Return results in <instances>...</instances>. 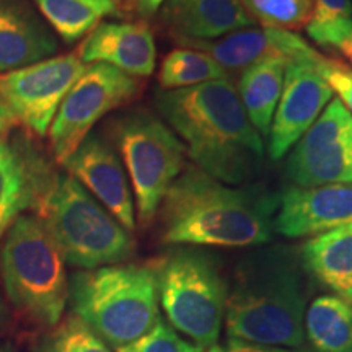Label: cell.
Returning <instances> with one entry per match:
<instances>
[{
    "mask_svg": "<svg viewBox=\"0 0 352 352\" xmlns=\"http://www.w3.org/2000/svg\"><path fill=\"white\" fill-rule=\"evenodd\" d=\"M176 41H212L254 25L240 0H189L166 19Z\"/></svg>",
    "mask_w": 352,
    "mask_h": 352,
    "instance_id": "obj_19",
    "label": "cell"
},
{
    "mask_svg": "<svg viewBox=\"0 0 352 352\" xmlns=\"http://www.w3.org/2000/svg\"><path fill=\"white\" fill-rule=\"evenodd\" d=\"M287 60L266 59L240 72L239 91L243 109L261 138L270 135L271 122L283 94Z\"/></svg>",
    "mask_w": 352,
    "mask_h": 352,
    "instance_id": "obj_21",
    "label": "cell"
},
{
    "mask_svg": "<svg viewBox=\"0 0 352 352\" xmlns=\"http://www.w3.org/2000/svg\"><path fill=\"white\" fill-rule=\"evenodd\" d=\"M41 352H113L77 316H69L44 342Z\"/></svg>",
    "mask_w": 352,
    "mask_h": 352,
    "instance_id": "obj_27",
    "label": "cell"
},
{
    "mask_svg": "<svg viewBox=\"0 0 352 352\" xmlns=\"http://www.w3.org/2000/svg\"><path fill=\"white\" fill-rule=\"evenodd\" d=\"M316 69L321 77L327 80L333 94L341 101L352 116V69L349 65L340 63L336 59H329L327 56H321Z\"/></svg>",
    "mask_w": 352,
    "mask_h": 352,
    "instance_id": "obj_29",
    "label": "cell"
},
{
    "mask_svg": "<svg viewBox=\"0 0 352 352\" xmlns=\"http://www.w3.org/2000/svg\"><path fill=\"white\" fill-rule=\"evenodd\" d=\"M284 171L297 188L352 183V116L340 100L329 101L290 148Z\"/></svg>",
    "mask_w": 352,
    "mask_h": 352,
    "instance_id": "obj_10",
    "label": "cell"
},
{
    "mask_svg": "<svg viewBox=\"0 0 352 352\" xmlns=\"http://www.w3.org/2000/svg\"><path fill=\"white\" fill-rule=\"evenodd\" d=\"M118 352H214L210 349H201L192 342L184 341L179 334L166 327L164 321H158L151 333L140 338L132 344L122 347Z\"/></svg>",
    "mask_w": 352,
    "mask_h": 352,
    "instance_id": "obj_28",
    "label": "cell"
},
{
    "mask_svg": "<svg viewBox=\"0 0 352 352\" xmlns=\"http://www.w3.org/2000/svg\"><path fill=\"white\" fill-rule=\"evenodd\" d=\"M7 318V308H6V303L2 300V296H0V323H3Z\"/></svg>",
    "mask_w": 352,
    "mask_h": 352,
    "instance_id": "obj_35",
    "label": "cell"
},
{
    "mask_svg": "<svg viewBox=\"0 0 352 352\" xmlns=\"http://www.w3.org/2000/svg\"><path fill=\"white\" fill-rule=\"evenodd\" d=\"M63 165L127 232L134 230V199L124 165L107 140L88 134Z\"/></svg>",
    "mask_w": 352,
    "mask_h": 352,
    "instance_id": "obj_14",
    "label": "cell"
},
{
    "mask_svg": "<svg viewBox=\"0 0 352 352\" xmlns=\"http://www.w3.org/2000/svg\"><path fill=\"white\" fill-rule=\"evenodd\" d=\"M139 78L108 64H88L60 103L50 127L52 153L59 164L77 151L91 127L140 94Z\"/></svg>",
    "mask_w": 352,
    "mask_h": 352,
    "instance_id": "obj_9",
    "label": "cell"
},
{
    "mask_svg": "<svg viewBox=\"0 0 352 352\" xmlns=\"http://www.w3.org/2000/svg\"><path fill=\"white\" fill-rule=\"evenodd\" d=\"M0 267L13 307L39 324L57 327L69 300L65 259L38 215H21L8 228Z\"/></svg>",
    "mask_w": 352,
    "mask_h": 352,
    "instance_id": "obj_5",
    "label": "cell"
},
{
    "mask_svg": "<svg viewBox=\"0 0 352 352\" xmlns=\"http://www.w3.org/2000/svg\"><path fill=\"white\" fill-rule=\"evenodd\" d=\"M214 352H292L289 349H283V347L276 346H264V344H256V342H248L241 340H230L227 341V344L212 347Z\"/></svg>",
    "mask_w": 352,
    "mask_h": 352,
    "instance_id": "obj_30",
    "label": "cell"
},
{
    "mask_svg": "<svg viewBox=\"0 0 352 352\" xmlns=\"http://www.w3.org/2000/svg\"><path fill=\"white\" fill-rule=\"evenodd\" d=\"M69 298L74 316L114 351L151 333L160 321L155 266L120 263L76 272Z\"/></svg>",
    "mask_w": 352,
    "mask_h": 352,
    "instance_id": "obj_4",
    "label": "cell"
},
{
    "mask_svg": "<svg viewBox=\"0 0 352 352\" xmlns=\"http://www.w3.org/2000/svg\"><path fill=\"white\" fill-rule=\"evenodd\" d=\"M36 215L74 267L111 266L134 253L131 232L70 175H59Z\"/></svg>",
    "mask_w": 352,
    "mask_h": 352,
    "instance_id": "obj_6",
    "label": "cell"
},
{
    "mask_svg": "<svg viewBox=\"0 0 352 352\" xmlns=\"http://www.w3.org/2000/svg\"><path fill=\"white\" fill-rule=\"evenodd\" d=\"M59 178L41 148L21 132L0 138V239L26 210H36Z\"/></svg>",
    "mask_w": 352,
    "mask_h": 352,
    "instance_id": "obj_12",
    "label": "cell"
},
{
    "mask_svg": "<svg viewBox=\"0 0 352 352\" xmlns=\"http://www.w3.org/2000/svg\"><path fill=\"white\" fill-rule=\"evenodd\" d=\"M321 56L287 64L283 94L267 135L271 160H280L287 155L334 98L333 90L316 69Z\"/></svg>",
    "mask_w": 352,
    "mask_h": 352,
    "instance_id": "obj_13",
    "label": "cell"
},
{
    "mask_svg": "<svg viewBox=\"0 0 352 352\" xmlns=\"http://www.w3.org/2000/svg\"><path fill=\"white\" fill-rule=\"evenodd\" d=\"M54 32L65 43L90 34L107 16L120 15L116 0H34Z\"/></svg>",
    "mask_w": 352,
    "mask_h": 352,
    "instance_id": "obj_22",
    "label": "cell"
},
{
    "mask_svg": "<svg viewBox=\"0 0 352 352\" xmlns=\"http://www.w3.org/2000/svg\"><path fill=\"white\" fill-rule=\"evenodd\" d=\"M228 78V74L206 52L192 47L170 51L162 60L158 83L162 90H179Z\"/></svg>",
    "mask_w": 352,
    "mask_h": 352,
    "instance_id": "obj_24",
    "label": "cell"
},
{
    "mask_svg": "<svg viewBox=\"0 0 352 352\" xmlns=\"http://www.w3.org/2000/svg\"><path fill=\"white\" fill-rule=\"evenodd\" d=\"M0 352H16V349L12 344H2L0 346Z\"/></svg>",
    "mask_w": 352,
    "mask_h": 352,
    "instance_id": "obj_36",
    "label": "cell"
},
{
    "mask_svg": "<svg viewBox=\"0 0 352 352\" xmlns=\"http://www.w3.org/2000/svg\"><path fill=\"white\" fill-rule=\"evenodd\" d=\"M303 321L305 294L292 254L280 248L250 254L227 297L228 338L297 347L303 342Z\"/></svg>",
    "mask_w": 352,
    "mask_h": 352,
    "instance_id": "obj_3",
    "label": "cell"
},
{
    "mask_svg": "<svg viewBox=\"0 0 352 352\" xmlns=\"http://www.w3.org/2000/svg\"><path fill=\"white\" fill-rule=\"evenodd\" d=\"M274 230L287 239L316 236L352 222V183L290 186L279 196Z\"/></svg>",
    "mask_w": 352,
    "mask_h": 352,
    "instance_id": "obj_15",
    "label": "cell"
},
{
    "mask_svg": "<svg viewBox=\"0 0 352 352\" xmlns=\"http://www.w3.org/2000/svg\"><path fill=\"white\" fill-rule=\"evenodd\" d=\"M302 264L336 297L352 303V222L308 240Z\"/></svg>",
    "mask_w": 352,
    "mask_h": 352,
    "instance_id": "obj_20",
    "label": "cell"
},
{
    "mask_svg": "<svg viewBox=\"0 0 352 352\" xmlns=\"http://www.w3.org/2000/svg\"><path fill=\"white\" fill-rule=\"evenodd\" d=\"M165 0H134L135 12L139 13L142 19H151L155 13L164 7Z\"/></svg>",
    "mask_w": 352,
    "mask_h": 352,
    "instance_id": "obj_31",
    "label": "cell"
},
{
    "mask_svg": "<svg viewBox=\"0 0 352 352\" xmlns=\"http://www.w3.org/2000/svg\"><path fill=\"white\" fill-rule=\"evenodd\" d=\"M308 36L321 47H340L352 33V0H314Z\"/></svg>",
    "mask_w": 352,
    "mask_h": 352,
    "instance_id": "obj_25",
    "label": "cell"
},
{
    "mask_svg": "<svg viewBox=\"0 0 352 352\" xmlns=\"http://www.w3.org/2000/svg\"><path fill=\"white\" fill-rule=\"evenodd\" d=\"M179 44L209 54L226 72H241L266 59H284L290 64L311 60L320 54L297 33L267 26H250L212 41H179Z\"/></svg>",
    "mask_w": 352,
    "mask_h": 352,
    "instance_id": "obj_16",
    "label": "cell"
},
{
    "mask_svg": "<svg viewBox=\"0 0 352 352\" xmlns=\"http://www.w3.org/2000/svg\"><path fill=\"white\" fill-rule=\"evenodd\" d=\"M240 2H241V6H243V3H245V2H248V0H240Z\"/></svg>",
    "mask_w": 352,
    "mask_h": 352,
    "instance_id": "obj_37",
    "label": "cell"
},
{
    "mask_svg": "<svg viewBox=\"0 0 352 352\" xmlns=\"http://www.w3.org/2000/svg\"><path fill=\"white\" fill-rule=\"evenodd\" d=\"M78 57L83 64H108L127 76H152L157 44L144 21H104L83 39Z\"/></svg>",
    "mask_w": 352,
    "mask_h": 352,
    "instance_id": "obj_17",
    "label": "cell"
},
{
    "mask_svg": "<svg viewBox=\"0 0 352 352\" xmlns=\"http://www.w3.org/2000/svg\"><path fill=\"white\" fill-rule=\"evenodd\" d=\"M16 124H19V121H16L15 114H13L10 111V108L0 100V138H2L3 134H7V132Z\"/></svg>",
    "mask_w": 352,
    "mask_h": 352,
    "instance_id": "obj_32",
    "label": "cell"
},
{
    "mask_svg": "<svg viewBox=\"0 0 352 352\" xmlns=\"http://www.w3.org/2000/svg\"><path fill=\"white\" fill-rule=\"evenodd\" d=\"M279 196L263 184L232 186L184 166L160 204L162 240L168 245L243 248L267 243Z\"/></svg>",
    "mask_w": 352,
    "mask_h": 352,
    "instance_id": "obj_2",
    "label": "cell"
},
{
    "mask_svg": "<svg viewBox=\"0 0 352 352\" xmlns=\"http://www.w3.org/2000/svg\"><path fill=\"white\" fill-rule=\"evenodd\" d=\"M305 331L320 352H352V303L323 296L305 311Z\"/></svg>",
    "mask_w": 352,
    "mask_h": 352,
    "instance_id": "obj_23",
    "label": "cell"
},
{
    "mask_svg": "<svg viewBox=\"0 0 352 352\" xmlns=\"http://www.w3.org/2000/svg\"><path fill=\"white\" fill-rule=\"evenodd\" d=\"M338 50H340L342 54H344L346 59L349 60L351 65H352V33L344 39V41L341 43V46L338 47Z\"/></svg>",
    "mask_w": 352,
    "mask_h": 352,
    "instance_id": "obj_34",
    "label": "cell"
},
{
    "mask_svg": "<svg viewBox=\"0 0 352 352\" xmlns=\"http://www.w3.org/2000/svg\"><path fill=\"white\" fill-rule=\"evenodd\" d=\"M114 139L131 178L139 220L148 226L186 166V148L160 116L145 109L122 116L114 126Z\"/></svg>",
    "mask_w": 352,
    "mask_h": 352,
    "instance_id": "obj_8",
    "label": "cell"
},
{
    "mask_svg": "<svg viewBox=\"0 0 352 352\" xmlns=\"http://www.w3.org/2000/svg\"><path fill=\"white\" fill-rule=\"evenodd\" d=\"M155 107L192 165L215 179L240 186L261 171L264 140L246 116L230 78L160 90Z\"/></svg>",
    "mask_w": 352,
    "mask_h": 352,
    "instance_id": "obj_1",
    "label": "cell"
},
{
    "mask_svg": "<svg viewBox=\"0 0 352 352\" xmlns=\"http://www.w3.org/2000/svg\"><path fill=\"white\" fill-rule=\"evenodd\" d=\"M85 67L87 64L74 52L0 74V100L15 114L16 121L44 138L65 95Z\"/></svg>",
    "mask_w": 352,
    "mask_h": 352,
    "instance_id": "obj_11",
    "label": "cell"
},
{
    "mask_svg": "<svg viewBox=\"0 0 352 352\" xmlns=\"http://www.w3.org/2000/svg\"><path fill=\"white\" fill-rule=\"evenodd\" d=\"M56 51L54 34L26 0H0V72L41 63Z\"/></svg>",
    "mask_w": 352,
    "mask_h": 352,
    "instance_id": "obj_18",
    "label": "cell"
},
{
    "mask_svg": "<svg viewBox=\"0 0 352 352\" xmlns=\"http://www.w3.org/2000/svg\"><path fill=\"white\" fill-rule=\"evenodd\" d=\"M189 0H165V10H164V15H165V20L168 19V16L175 15L176 12L179 10V8H183Z\"/></svg>",
    "mask_w": 352,
    "mask_h": 352,
    "instance_id": "obj_33",
    "label": "cell"
},
{
    "mask_svg": "<svg viewBox=\"0 0 352 352\" xmlns=\"http://www.w3.org/2000/svg\"><path fill=\"white\" fill-rule=\"evenodd\" d=\"M158 300L176 331L201 349L217 344L226 318L227 283L209 253L179 248L155 264Z\"/></svg>",
    "mask_w": 352,
    "mask_h": 352,
    "instance_id": "obj_7",
    "label": "cell"
},
{
    "mask_svg": "<svg viewBox=\"0 0 352 352\" xmlns=\"http://www.w3.org/2000/svg\"><path fill=\"white\" fill-rule=\"evenodd\" d=\"M243 7L254 23L296 33L310 21L314 0H248Z\"/></svg>",
    "mask_w": 352,
    "mask_h": 352,
    "instance_id": "obj_26",
    "label": "cell"
}]
</instances>
